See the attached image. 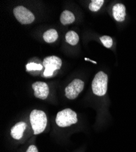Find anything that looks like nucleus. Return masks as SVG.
<instances>
[{"mask_svg": "<svg viewBox=\"0 0 136 152\" xmlns=\"http://www.w3.org/2000/svg\"><path fill=\"white\" fill-rule=\"evenodd\" d=\"M43 66L40 64H37L35 63H29L26 65L27 71H40L43 69Z\"/></svg>", "mask_w": 136, "mask_h": 152, "instance_id": "nucleus-15", "label": "nucleus"}, {"mask_svg": "<svg viewBox=\"0 0 136 152\" xmlns=\"http://www.w3.org/2000/svg\"><path fill=\"white\" fill-rule=\"evenodd\" d=\"M26 128V124L23 122H20L16 124L11 129L10 134L12 137L17 140L20 139L23 135V133Z\"/></svg>", "mask_w": 136, "mask_h": 152, "instance_id": "nucleus-9", "label": "nucleus"}, {"mask_svg": "<svg viewBox=\"0 0 136 152\" xmlns=\"http://www.w3.org/2000/svg\"><path fill=\"white\" fill-rule=\"evenodd\" d=\"M85 60L87 61V60H89V61H90L91 62H92V63H95V64H96V61H93V60H90L89 58H85Z\"/></svg>", "mask_w": 136, "mask_h": 152, "instance_id": "nucleus-17", "label": "nucleus"}, {"mask_svg": "<svg viewBox=\"0 0 136 152\" xmlns=\"http://www.w3.org/2000/svg\"><path fill=\"white\" fill-rule=\"evenodd\" d=\"M108 77L103 71H99L92 81V88L94 94L98 96H103L107 90Z\"/></svg>", "mask_w": 136, "mask_h": 152, "instance_id": "nucleus-2", "label": "nucleus"}, {"mask_svg": "<svg viewBox=\"0 0 136 152\" xmlns=\"http://www.w3.org/2000/svg\"><path fill=\"white\" fill-rule=\"evenodd\" d=\"M104 0H93L89 4V8L92 12H98L104 4Z\"/></svg>", "mask_w": 136, "mask_h": 152, "instance_id": "nucleus-13", "label": "nucleus"}, {"mask_svg": "<svg viewBox=\"0 0 136 152\" xmlns=\"http://www.w3.org/2000/svg\"><path fill=\"white\" fill-rule=\"evenodd\" d=\"M100 40L106 48H110L113 45L112 39L110 36L103 35L100 38Z\"/></svg>", "mask_w": 136, "mask_h": 152, "instance_id": "nucleus-14", "label": "nucleus"}, {"mask_svg": "<svg viewBox=\"0 0 136 152\" xmlns=\"http://www.w3.org/2000/svg\"><path fill=\"white\" fill-rule=\"evenodd\" d=\"M60 20L63 25H67L75 21V17L71 12L66 10L62 12L60 17Z\"/></svg>", "mask_w": 136, "mask_h": 152, "instance_id": "nucleus-10", "label": "nucleus"}, {"mask_svg": "<svg viewBox=\"0 0 136 152\" xmlns=\"http://www.w3.org/2000/svg\"><path fill=\"white\" fill-rule=\"evenodd\" d=\"M13 12L18 21L21 24H29L35 20V17L32 12L22 6L14 8Z\"/></svg>", "mask_w": 136, "mask_h": 152, "instance_id": "nucleus-5", "label": "nucleus"}, {"mask_svg": "<svg viewBox=\"0 0 136 152\" xmlns=\"http://www.w3.org/2000/svg\"><path fill=\"white\" fill-rule=\"evenodd\" d=\"M26 152H39V151L37 148V147L35 145H32L28 147Z\"/></svg>", "mask_w": 136, "mask_h": 152, "instance_id": "nucleus-16", "label": "nucleus"}, {"mask_svg": "<svg viewBox=\"0 0 136 152\" xmlns=\"http://www.w3.org/2000/svg\"><path fill=\"white\" fill-rule=\"evenodd\" d=\"M79 36L75 31H69L65 35L66 42L72 46H75L79 42Z\"/></svg>", "mask_w": 136, "mask_h": 152, "instance_id": "nucleus-12", "label": "nucleus"}, {"mask_svg": "<svg viewBox=\"0 0 136 152\" xmlns=\"http://www.w3.org/2000/svg\"><path fill=\"white\" fill-rule=\"evenodd\" d=\"M30 122L34 134L42 133L46 126L47 118L46 114L41 110H34L30 114Z\"/></svg>", "mask_w": 136, "mask_h": 152, "instance_id": "nucleus-1", "label": "nucleus"}, {"mask_svg": "<svg viewBox=\"0 0 136 152\" xmlns=\"http://www.w3.org/2000/svg\"><path fill=\"white\" fill-rule=\"evenodd\" d=\"M32 87L34 90V96L42 100L47 98L49 94L48 85L43 82H36L32 85Z\"/></svg>", "mask_w": 136, "mask_h": 152, "instance_id": "nucleus-7", "label": "nucleus"}, {"mask_svg": "<svg viewBox=\"0 0 136 152\" xmlns=\"http://www.w3.org/2000/svg\"><path fill=\"white\" fill-rule=\"evenodd\" d=\"M84 82L80 79L73 80L65 88V96L71 100L75 99L84 89Z\"/></svg>", "mask_w": 136, "mask_h": 152, "instance_id": "nucleus-6", "label": "nucleus"}, {"mask_svg": "<svg viewBox=\"0 0 136 152\" xmlns=\"http://www.w3.org/2000/svg\"><path fill=\"white\" fill-rule=\"evenodd\" d=\"M44 40L48 43H51L56 41L58 39V34L56 30L50 29L46 31L43 35Z\"/></svg>", "mask_w": 136, "mask_h": 152, "instance_id": "nucleus-11", "label": "nucleus"}, {"mask_svg": "<svg viewBox=\"0 0 136 152\" xmlns=\"http://www.w3.org/2000/svg\"><path fill=\"white\" fill-rule=\"evenodd\" d=\"M43 66L45 67L43 75L46 77L53 75L54 71L60 68L62 66L61 59L55 56L46 57L43 61Z\"/></svg>", "mask_w": 136, "mask_h": 152, "instance_id": "nucleus-4", "label": "nucleus"}, {"mask_svg": "<svg viewBox=\"0 0 136 152\" xmlns=\"http://www.w3.org/2000/svg\"><path fill=\"white\" fill-rule=\"evenodd\" d=\"M112 15L117 21L122 22L124 21L126 15L125 5L121 3L115 4L112 8Z\"/></svg>", "mask_w": 136, "mask_h": 152, "instance_id": "nucleus-8", "label": "nucleus"}, {"mask_svg": "<svg viewBox=\"0 0 136 152\" xmlns=\"http://www.w3.org/2000/svg\"><path fill=\"white\" fill-rule=\"evenodd\" d=\"M77 122V114L70 108L64 109L57 114L56 122L60 127H67Z\"/></svg>", "mask_w": 136, "mask_h": 152, "instance_id": "nucleus-3", "label": "nucleus"}]
</instances>
